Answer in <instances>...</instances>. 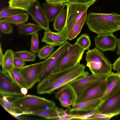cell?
Wrapping results in <instances>:
<instances>
[{
  "label": "cell",
  "mask_w": 120,
  "mask_h": 120,
  "mask_svg": "<svg viewBox=\"0 0 120 120\" xmlns=\"http://www.w3.org/2000/svg\"><path fill=\"white\" fill-rule=\"evenodd\" d=\"M106 86L105 93L101 99L102 101L112 96L120 89V74L111 72L106 79Z\"/></svg>",
  "instance_id": "15"
},
{
  "label": "cell",
  "mask_w": 120,
  "mask_h": 120,
  "mask_svg": "<svg viewBox=\"0 0 120 120\" xmlns=\"http://www.w3.org/2000/svg\"><path fill=\"white\" fill-rule=\"evenodd\" d=\"M116 115L113 114L98 113L86 118L85 120H108Z\"/></svg>",
  "instance_id": "35"
},
{
  "label": "cell",
  "mask_w": 120,
  "mask_h": 120,
  "mask_svg": "<svg viewBox=\"0 0 120 120\" xmlns=\"http://www.w3.org/2000/svg\"><path fill=\"white\" fill-rule=\"evenodd\" d=\"M65 5V4L53 5L46 2L42 4V7L50 22L54 21Z\"/></svg>",
  "instance_id": "17"
},
{
  "label": "cell",
  "mask_w": 120,
  "mask_h": 120,
  "mask_svg": "<svg viewBox=\"0 0 120 120\" xmlns=\"http://www.w3.org/2000/svg\"><path fill=\"white\" fill-rule=\"evenodd\" d=\"M77 0H68V3H71L72 2H75Z\"/></svg>",
  "instance_id": "46"
},
{
  "label": "cell",
  "mask_w": 120,
  "mask_h": 120,
  "mask_svg": "<svg viewBox=\"0 0 120 120\" xmlns=\"http://www.w3.org/2000/svg\"><path fill=\"white\" fill-rule=\"evenodd\" d=\"M118 39L112 34L97 35L94 38L95 47L102 52L115 51L117 46Z\"/></svg>",
  "instance_id": "14"
},
{
  "label": "cell",
  "mask_w": 120,
  "mask_h": 120,
  "mask_svg": "<svg viewBox=\"0 0 120 120\" xmlns=\"http://www.w3.org/2000/svg\"><path fill=\"white\" fill-rule=\"evenodd\" d=\"M54 49V47L47 44L39 50L38 56L40 59H46L52 54Z\"/></svg>",
  "instance_id": "32"
},
{
  "label": "cell",
  "mask_w": 120,
  "mask_h": 120,
  "mask_svg": "<svg viewBox=\"0 0 120 120\" xmlns=\"http://www.w3.org/2000/svg\"><path fill=\"white\" fill-rule=\"evenodd\" d=\"M0 98V103L3 108L11 115L18 119L22 115L13 103L9 100L10 95H1Z\"/></svg>",
  "instance_id": "20"
},
{
  "label": "cell",
  "mask_w": 120,
  "mask_h": 120,
  "mask_svg": "<svg viewBox=\"0 0 120 120\" xmlns=\"http://www.w3.org/2000/svg\"><path fill=\"white\" fill-rule=\"evenodd\" d=\"M39 45L38 34L37 33L31 36L30 47L31 52L35 54L37 53L39 50Z\"/></svg>",
  "instance_id": "34"
},
{
  "label": "cell",
  "mask_w": 120,
  "mask_h": 120,
  "mask_svg": "<svg viewBox=\"0 0 120 120\" xmlns=\"http://www.w3.org/2000/svg\"><path fill=\"white\" fill-rule=\"evenodd\" d=\"M117 72L120 74V67L117 70Z\"/></svg>",
  "instance_id": "47"
},
{
  "label": "cell",
  "mask_w": 120,
  "mask_h": 120,
  "mask_svg": "<svg viewBox=\"0 0 120 120\" xmlns=\"http://www.w3.org/2000/svg\"><path fill=\"white\" fill-rule=\"evenodd\" d=\"M67 8L62 11L54 21L53 24L54 30L58 32L61 31L65 25L67 18Z\"/></svg>",
  "instance_id": "26"
},
{
  "label": "cell",
  "mask_w": 120,
  "mask_h": 120,
  "mask_svg": "<svg viewBox=\"0 0 120 120\" xmlns=\"http://www.w3.org/2000/svg\"><path fill=\"white\" fill-rule=\"evenodd\" d=\"M120 67V56L112 64V68L114 70L117 71Z\"/></svg>",
  "instance_id": "41"
},
{
  "label": "cell",
  "mask_w": 120,
  "mask_h": 120,
  "mask_svg": "<svg viewBox=\"0 0 120 120\" xmlns=\"http://www.w3.org/2000/svg\"><path fill=\"white\" fill-rule=\"evenodd\" d=\"M86 23L89 30L98 35L112 34L120 30V15L114 12L90 13Z\"/></svg>",
  "instance_id": "2"
},
{
  "label": "cell",
  "mask_w": 120,
  "mask_h": 120,
  "mask_svg": "<svg viewBox=\"0 0 120 120\" xmlns=\"http://www.w3.org/2000/svg\"><path fill=\"white\" fill-rule=\"evenodd\" d=\"M67 40L57 32L50 30L44 32V36L41 41L42 42L54 47L61 46L66 42Z\"/></svg>",
  "instance_id": "16"
},
{
  "label": "cell",
  "mask_w": 120,
  "mask_h": 120,
  "mask_svg": "<svg viewBox=\"0 0 120 120\" xmlns=\"http://www.w3.org/2000/svg\"><path fill=\"white\" fill-rule=\"evenodd\" d=\"M45 62H40L24 66L18 69L28 89L32 88L39 82V77Z\"/></svg>",
  "instance_id": "8"
},
{
  "label": "cell",
  "mask_w": 120,
  "mask_h": 120,
  "mask_svg": "<svg viewBox=\"0 0 120 120\" xmlns=\"http://www.w3.org/2000/svg\"><path fill=\"white\" fill-rule=\"evenodd\" d=\"M25 61L17 58L15 57L14 60V68L19 69L24 66Z\"/></svg>",
  "instance_id": "38"
},
{
  "label": "cell",
  "mask_w": 120,
  "mask_h": 120,
  "mask_svg": "<svg viewBox=\"0 0 120 120\" xmlns=\"http://www.w3.org/2000/svg\"><path fill=\"white\" fill-rule=\"evenodd\" d=\"M42 29L37 24L31 23H24L20 25L18 31L20 34L29 35L37 33Z\"/></svg>",
  "instance_id": "23"
},
{
  "label": "cell",
  "mask_w": 120,
  "mask_h": 120,
  "mask_svg": "<svg viewBox=\"0 0 120 120\" xmlns=\"http://www.w3.org/2000/svg\"><path fill=\"white\" fill-rule=\"evenodd\" d=\"M71 119V114H67L65 111L60 109L59 116L56 120H70Z\"/></svg>",
  "instance_id": "37"
},
{
  "label": "cell",
  "mask_w": 120,
  "mask_h": 120,
  "mask_svg": "<svg viewBox=\"0 0 120 120\" xmlns=\"http://www.w3.org/2000/svg\"><path fill=\"white\" fill-rule=\"evenodd\" d=\"M96 0L86 3H66L67 15L66 23L63 29L57 32L67 40L74 27L88 8Z\"/></svg>",
  "instance_id": "5"
},
{
  "label": "cell",
  "mask_w": 120,
  "mask_h": 120,
  "mask_svg": "<svg viewBox=\"0 0 120 120\" xmlns=\"http://www.w3.org/2000/svg\"><path fill=\"white\" fill-rule=\"evenodd\" d=\"M28 18V13L25 12L5 18L4 19L11 24L20 25L27 22Z\"/></svg>",
  "instance_id": "27"
},
{
  "label": "cell",
  "mask_w": 120,
  "mask_h": 120,
  "mask_svg": "<svg viewBox=\"0 0 120 120\" xmlns=\"http://www.w3.org/2000/svg\"><path fill=\"white\" fill-rule=\"evenodd\" d=\"M97 0H77L75 2L80 3H86L90 2L94 0L97 1Z\"/></svg>",
  "instance_id": "45"
},
{
  "label": "cell",
  "mask_w": 120,
  "mask_h": 120,
  "mask_svg": "<svg viewBox=\"0 0 120 120\" xmlns=\"http://www.w3.org/2000/svg\"><path fill=\"white\" fill-rule=\"evenodd\" d=\"M14 52L12 50L8 49L6 51L1 65L2 71L3 72L8 73L14 68Z\"/></svg>",
  "instance_id": "22"
},
{
  "label": "cell",
  "mask_w": 120,
  "mask_h": 120,
  "mask_svg": "<svg viewBox=\"0 0 120 120\" xmlns=\"http://www.w3.org/2000/svg\"><path fill=\"white\" fill-rule=\"evenodd\" d=\"M87 16V11H86L74 27L68 37V39L71 40L74 39L80 33L84 24L86 21Z\"/></svg>",
  "instance_id": "25"
},
{
  "label": "cell",
  "mask_w": 120,
  "mask_h": 120,
  "mask_svg": "<svg viewBox=\"0 0 120 120\" xmlns=\"http://www.w3.org/2000/svg\"><path fill=\"white\" fill-rule=\"evenodd\" d=\"M85 66L80 63L73 67L52 74L41 82L36 87L39 94H50L55 90L89 75Z\"/></svg>",
  "instance_id": "1"
},
{
  "label": "cell",
  "mask_w": 120,
  "mask_h": 120,
  "mask_svg": "<svg viewBox=\"0 0 120 120\" xmlns=\"http://www.w3.org/2000/svg\"><path fill=\"white\" fill-rule=\"evenodd\" d=\"M15 57L25 61H34L36 55L31 52L27 50L18 51L14 52Z\"/></svg>",
  "instance_id": "28"
},
{
  "label": "cell",
  "mask_w": 120,
  "mask_h": 120,
  "mask_svg": "<svg viewBox=\"0 0 120 120\" xmlns=\"http://www.w3.org/2000/svg\"><path fill=\"white\" fill-rule=\"evenodd\" d=\"M4 55L1 48V45L0 44V65H1L3 59L4 57Z\"/></svg>",
  "instance_id": "42"
},
{
  "label": "cell",
  "mask_w": 120,
  "mask_h": 120,
  "mask_svg": "<svg viewBox=\"0 0 120 120\" xmlns=\"http://www.w3.org/2000/svg\"><path fill=\"white\" fill-rule=\"evenodd\" d=\"M46 2L53 5L64 4L68 2V0H46Z\"/></svg>",
  "instance_id": "40"
},
{
  "label": "cell",
  "mask_w": 120,
  "mask_h": 120,
  "mask_svg": "<svg viewBox=\"0 0 120 120\" xmlns=\"http://www.w3.org/2000/svg\"><path fill=\"white\" fill-rule=\"evenodd\" d=\"M28 89L26 87H23L21 88V91L24 95H26L27 93Z\"/></svg>",
  "instance_id": "44"
},
{
  "label": "cell",
  "mask_w": 120,
  "mask_h": 120,
  "mask_svg": "<svg viewBox=\"0 0 120 120\" xmlns=\"http://www.w3.org/2000/svg\"><path fill=\"white\" fill-rule=\"evenodd\" d=\"M71 45L67 41L45 60V62L40 75L38 82L52 74L57 64Z\"/></svg>",
  "instance_id": "7"
},
{
  "label": "cell",
  "mask_w": 120,
  "mask_h": 120,
  "mask_svg": "<svg viewBox=\"0 0 120 120\" xmlns=\"http://www.w3.org/2000/svg\"><path fill=\"white\" fill-rule=\"evenodd\" d=\"M54 96L55 98L58 100L62 99L71 100L73 103L74 104L77 99L74 90L68 85L59 89L55 93Z\"/></svg>",
  "instance_id": "19"
},
{
  "label": "cell",
  "mask_w": 120,
  "mask_h": 120,
  "mask_svg": "<svg viewBox=\"0 0 120 120\" xmlns=\"http://www.w3.org/2000/svg\"><path fill=\"white\" fill-rule=\"evenodd\" d=\"M102 102L101 99H98L75 104L72 105L69 111L87 112L96 109Z\"/></svg>",
  "instance_id": "18"
},
{
  "label": "cell",
  "mask_w": 120,
  "mask_h": 120,
  "mask_svg": "<svg viewBox=\"0 0 120 120\" xmlns=\"http://www.w3.org/2000/svg\"><path fill=\"white\" fill-rule=\"evenodd\" d=\"M0 94L1 95H24L21 87L15 82L7 73L0 71Z\"/></svg>",
  "instance_id": "10"
},
{
  "label": "cell",
  "mask_w": 120,
  "mask_h": 120,
  "mask_svg": "<svg viewBox=\"0 0 120 120\" xmlns=\"http://www.w3.org/2000/svg\"><path fill=\"white\" fill-rule=\"evenodd\" d=\"M98 113L120 114V89L114 95L102 101L97 108Z\"/></svg>",
  "instance_id": "12"
},
{
  "label": "cell",
  "mask_w": 120,
  "mask_h": 120,
  "mask_svg": "<svg viewBox=\"0 0 120 120\" xmlns=\"http://www.w3.org/2000/svg\"><path fill=\"white\" fill-rule=\"evenodd\" d=\"M107 76L97 75L92 74L74 81L68 85L74 90L77 99L89 87L105 80Z\"/></svg>",
  "instance_id": "9"
},
{
  "label": "cell",
  "mask_w": 120,
  "mask_h": 120,
  "mask_svg": "<svg viewBox=\"0 0 120 120\" xmlns=\"http://www.w3.org/2000/svg\"><path fill=\"white\" fill-rule=\"evenodd\" d=\"M0 31L2 33L5 34H11L13 31V28L11 23L1 19L0 21Z\"/></svg>",
  "instance_id": "33"
},
{
  "label": "cell",
  "mask_w": 120,
  "mask_h": 120,
  "mask_svg": "<svg viewBox=\"0 0 120 120\" xmlns=\"http://www.w3.org/2000/svg\"><path fill=\"white\" fill-rule=\"evenodd\" d=\"M25 12L23 10L13 9L9 7H6L2 8L0 13V19L3 18L12 16L15 15Z\"/></svg>",
  "instance_id": "30"
},
{
  "label": "cell",
  "mask_w": 120,
  "mask_h": 120,
  "mask_svg": "<svg viewBox=\"0 0 120 120\" xmlns=\"http://www.w3.org/2000/svg\"><path fill=\"white\" fill-rule=\"evenodd\" d=\"M106 86L105 80L95 84L85 90L76 100L74 104L82 102L101 99L103 96Z\"/></svg>",
  "instance_id": "11"
},
{
  "label": "cell",
  "mask_w": 120,
  "mask_h": 120,
  "mask_svg": "<svg viewBox=\"0 0 120 120\" xmlns=\"http://www.w3.org/2000/svg\"><path fill=\"white\" fill-rule=\"evenodd\" d=\"M26 12L42 29L45 31L50 30L49 27V22L38 0H36Z\"/></svg>",
  "instance_id": "13"
},
{
  "label": "cell",
  "mask_w": 120,
  "mask_h": 120,
  "mask_svg": "<svg viewBox=\"0 0 120 120\" xmlns=\"http://www.w3.org/2000/svg\"><path fill=\"white\" fill-rule=\"evenodd\" d=\"M86 112L83 114H71V120H85L87 117L98 113L96 109Z\"/></svg>",
  "instance_id": "36"
},
{
  "label": "cell",
  "mask_w": 120,
  "mask_h": 120,
  "mask_svg": "<svg viewBox=\"0 0 120 120\" xmlns=\"http://www.w3.org/2000/svg\"><path fill=\"white\" fill-rule=\"evenodd\" d=\"M61 105L64 107H69L74 104V103L71 100L65 99H60L58 100Z\"/></svg>",
  "instance_id": "39"
},
{
  "label": "cell",
  "mask_w": 120,
  "mask_h": 120,
  "mask_svg": "<svg viewBox=\"0 0 120 120\" xmlns=\"http://www.w3.org/2000/svg\"><path fill=\"white\" fill-rule=\"evenodd\" d=\"M117 46V49L116 53L118 56H119L120 55V38L118 39Z\"/></svg>",
  "instance_id": "43"
},
{
  "label": "cell",
  "mask_w": 120,
  "mask_h": 120,
  "mask_svg": "<svg viewBox=\"0 0 120 120\" xmlns=\"http://www.w3.org/2000/svg\"><path fill=\"white\" fill-rule=\"evenodd\" d=\"M8 74L17 84L21 87H26L25 81L18 69L14 68Z\"/></svg>",
  "instance_id": "29"
},
{
  "label": "cell",
  "mask_w": 120,
  "mask_h": 120,
  "mask_svg": "<svg viewBox=\"0 0 120 120\" xmlns=\"http://www.w3.org/2000/svg\"><path fill=\"white\" fill-rule=\"evenodd\" d=\"M10 100L22 115L56 106L52 100L30 94L15 97Z\"/></svg>",
  "instance_id": "3"
},
{
  "label": "cell",
  "mask_w": 120,
  "mask_h": 120,
  "mask_svg": "<svg viewBox=\"0 0 120 120\" xmlns=\"http://www.w3.org/2000/svg\"><path fill=\"white\" fill-rule=\"evenodd\" d=\"M36 0H9V7L27 11L33 5Z\"/></svg>",
  "instance_id": "24"
},
{
  "label": "cell",
  "mask_w": 120,
  "mask_h": 120,
  "mask_svg": "<svg viewBox=\"0 0 120 120\" xmlns=\"http://www.w3.org/2000/svg\"><path fill=\"white\" fill-rule=\"evenodd\" d=\"M79 46L71 45L57 64L52 74L72 68L80 63L84 52Z\"/></svg>",
  "instance_id": "6"
},
{
  "label": "cell",
  "mask_w": 120,
  "mask_h": 120,
  "mask_svg": "<svg viewBox=\"0 0 120 120\" xmlns=\"http://www.w3.org/2000/svg\"><path fill=\"white\" fill-rule=\"evenodd\" d=\"M60 109L56 106L52 108L44 109L30 112L27 115H31L41 116L46 119L57 120L59 116Z\"/></svg>",
  "instance_id": "21"
},
{
  "label": "cell",
  "mask_w": 120,
  "mask_h": 120,
  "mask_svg": "<svg viewBox=\"0 0 120 120\" xmlns=\"http://www.w3.org/2000/svg\"><path fill=\"white\" fill-rule=\"evenodd\" d=\"M75 43L79 46L84 50H89L91 43L89 36L86 34H83L77 39Z\"/></svg>",
  "instance_id": "31"
},
{
  "label": "cell",
  "mask_w": 120,
  "mask_h": 120,
  "mask_svg": "<svg viewBox=\"0 0 120 120\" xmlns=\"http://www.w3.org/2000/svg\"><path fill=\"white\" fill-rule=\"evenodd\" d=\"M86 66L93 75H107L112 72V64L104 56L102 51L96 48L86 52Z\"/></svg>",
  "instance_id": "4"
}]
</instances>
